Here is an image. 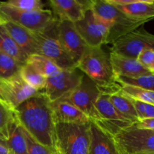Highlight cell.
<instances>
[{
  "label": "cell",
  "mask_w": 154,
  "mask_h": 154,
  "mask_svg": "<svg viewBox=\"0 0 154 154\" xmlns=\"http://www.w3.org/2000/svg\"><path fill=\"white\" fill-rule=\"evenodd\" d=\"M14 112L21 126L33 138L54 150L55 123L51 102L43 92H39L26 100Z\"/></svg>",
  "instance_id": "obj_1"
},
{
  "label": "cell",
  "mask_w": 154,
  "mask_h": 154,
  "mask_svg": "<svg viewBox=\"0 0 154 154\" xmlns=\"http://www.w3.org/2000/svg\"><path fill=\"white\" fill-rule=\"evenodd\" d=\"M77 69L98 85L102 93H112L120 88L116 81L110 55L102 48H88L77 63Z\"/></svg>",
  "instance_id": "obj_2"
},
{
  "label": "cell",
  "mask_w": 154,
  "mask_h": 154,
  "mask_svg": "<svg viewBox=\"0 0 154 154\" xmlns=\"http://www.w3.org/2000/svg\"><path fill=\"white\" fill-rule=\"evenodd\" d=\"M89 145L90 122L55 123L54 150L57 154H88Z\"/></svg>",
  "instance_id": "obj_3"
},
{
  "label": "cell",
  "mask_w": 154,
  "mask_h": 154,
  "mask_svg": "<svg viewBox=\"0 0 154 154\" xmlns=\"http://www.w3.org/2000/svg\"><path fill=\"white\" fill-rule=\"evenodd\" d=\"M90 8L100 19L110 26L107 44H113L118 38L137 29L147 22L129 17L106 0H91Z\"/></svg>",
  "instance_id": "obj_4"
},
{
  "label": "cell",
  "mask_w": 154,
  "mask_h": 154,
  "mask_svg": "<svg viewBox=\"0 0 154 154\" xmlns=\"http://www.w3.org/2000/svg\"><path fill=\"white\" fill-rule=\"evenodd\" d=\"M0 16L5 21L14 23L33 33H40L49 29L57 20L49 10L24 11L0 2Z\"/></svg>",
  "instance_id": "obj_5"
},
{
  "label": "cell",
  "mask_w": 154,
  "mask_h": 154,
  "mask_svg": "<svg viewBox=\"0 0 154 154\" xmlns=\"http://www.w3.org/2000/svg\"><path fill=\"white\" fill-rule=\"evenodd\" d=\"M101 93L98 85L83 74L80 84L60 99L69 102L84 113L90 120L98 123L101 119L96 109V102Z\"/></svg>",
  "instance_id": "obj_6"
},
{
  "label": "cell",
  "mask_w": 154,
  "mask_h": 154,
  "mask_svg": "<svg viewBox=\"0 0 154 154\" xmlns=\"http://www.w3.org/2000/svg\"><path fill=\"white\" fill-rule=\"evenodd\" d=\"M113 137L120 154L154 153V130L140 129L132 124Z\"/></svg>",
  "instance_id": "obj_7"
},
{
  "label": "cell",
  "mask_w": 154,
  "mask_h": 154,
  "mask_svg": "<svg viewBox=\"0 0 154 154\" xmlns=\"http://www.w3.org/2000/svg\"><path fill=\"white\" fill-rule=\"evenodd\" d=\"M57 23L49 29L35 33L38 45V53L49 59L61 70L71 71L77 69V64L66 52L59 42Z\"/></svg>",
  "instance_id": "obj_8"
},
{
  "label": "cell",
  "mask_w": 154,
  "mask_h": 154,
  "mask_svg": "<svg viewBox=\"0 0 154 154\" xmlns=\"http://www.w3.org/2000/svg\"><path fill=\"white\" fill-rule=\"evenodd\" d=\"M75 28L89 48H101L107 44L110 26L100 19L90 8L85 11L84 17L75 23Z\"/></svg>",
  "instance_id": "obj_9"
},
{
  "label": "cell",
  "mask_w": 154,
  "mask_h": 154,
  "mask_svg": "<svg viewBox=\"0 0 154 154\" xmlns=\"http://www.w3.org/2000/svg\"><path fill=\"white\" fill-rule=\"evenodd\" d=\"M146 49L154 50V35L136 29L115 41L110 53L137 60L139 54Z\"/></svg>",
  "instance_id": "obj_10"
},
{
  "label": "cell",
  "mask_w": 154,
  "mask_h": 154,
  "mask_svg": "<svg viewBox=\"0 0 154 154\" xmlns=\"http://www.w3.org/2000/svg\"><path fill=\"white\" fill-rule=\"evenodd\" d=\"M37 93L23 80L20 73L13 78L0 80V102L12 111Z\"/></svg>",
  "instance_id": "obj_11"
},
{
  "label": "cell",
  "mask_w": 154,
  "mask_h": 154,
  "mask_svg": "<svg viewBox=\"0 0 154 154\" xmlns=\"http://www.w3.org/2000/svg\"><path fill=\"white\" fill-rule=\"evenodd\" d=\"M83 73L78 69L71 71L62 70L57 75L47 78L42 92L51 102L57 101L73 90L80 84Z\"/></svg>",
  "instance_id": "obj_12"
},
{
  "label": "cell",
  "mask_w": 154,
  "mask_h": 154,
  "mask_svg": "<svg viewBox=\"0 0 154 154\" xmlns=\"http://www.w3.org/2000/svg\"><path fill=\"white\" fill-rule=\"evenodd\" d=\"M110 94L101 92L96 102V109L101 117V122L97 124L104 130L116 135L122 129L131 126L134 123L124 119L118 113L110 100Z\"/></svg>",
  "instance_id": "obj_13"
},
{
  "label": "cell",
  "mask_w": 154,
  "mask_h": 154,
  "mask_svg": "<svg viewBox=\"0 0 154 154\" xmlns=\"http://www.w3.org/2000/svg\"><path fill=\"white\" fill-rule=\"evenodd\" d=\"M57 35L61 46L77 64L88 47L77 31L75 23L68 20H58Z\"/></svg>",
  "instance_id": "obj_14"
},
{
  "label": "cell",
  "mask_w": 154,
  "mask_h": 154,
  "mask_svg": "<svg viewBox=\"0 0 154 154\" xmlns=\"http://www.w3.org/2000/svg\"><path fill=\"white\" fill-rule=\"evenodd\" d=\"M49 3L57 20H68L74 23L81 20L91 7V0H51Z\"/></svg>",
  "instance_id": "obj_15"
},
{
  "label": "cell",
  "mask_w": 154,
  "mask_h": 154,
  "mask_svg": "<svg viewBox=\"0 0 154 154\" xmlns=\"http://www.w3.org/2000/svg\"><path fill=\"white\" fill-rule=\"evenodd\" d=\"M129 17L149 21L154 18L153 0H106Z\"/></svg>",
  "instance_id": "obj_16"
},
{
  "label": "cell",
  "mask_w": 154,
  "mask_h": 154,
  "mask_svg": "<svg viewBox=\"0 0 154 154\" xmlns=\"http://www.w3.org/2000/svg\"><path fill=\"white\" fill-rule=\"evenodd\" d=\"M88 154H120L114 137L91 120Z\"/></svg>",
  "instance_id": "obj_17"
},
{
  "label": "cell",
  "mask_w": 154,
  "mask_h": 154,
  "mask_svg": "<svg viewBox=\"0 0 154 154\" xmlns=\"http://www.w3.org/2000/svg\"><path fill=\"white\" fill-rule=\"evenodd\" d=\"M51 107L55 123H85L90 122V119L84 113L67 101L58 99L51 102Z\"/></svg>",
  "instance_id": "obj_18"
},
{
  "label": "cell",
  "mask_w": 154,
  "mask_h": 154,
  "mask_svg": "<svg viewBox=\"0 0 154 154\" xmlns=\"http://www.w3.org/2000/svg\"><path fill=\"white\" fill-rule=\"evenodd\" d=\"M4 26L27 58L33 54H39L35 33L8 21H5Z\"/></svg>",
  "instance_id": "obj_19"
},
{
  "label": "cell",
  "mask_w": 154,
  "mask_h": 154,
  "mask_svg": "<svg viewBox=\"0 0 154 154\" xmlns=\"http://www.w3.org/2000/svg\"><path fill=\"white\" fill-rule=\"evenodd\" d=\"M110 60L116 78L123 76L134 78L152 74L141 66L136 59L128 58L110 53Z\"/></svg>",
  "instance_id": "obj_20"
},
{
  "label": "cell",
  "mask_w": 154,
  "mask_h": 154,
  "mask_svg": "<svg viewBox=\"0 0 154 154\" xmlns=\"http://www.w3.org/2000/svg\"><path fill=\"white\" fill-rule=\"evenodd\" d=\"M0 138L6 141L14 154H28L24 128L15 114Z\"/></svg>",
  "instance_id": "obj_21"
},
{
  "label": "cell",
  "mask_w": 154,
  "mask_h": 154,
  "mask_svg": "<svg viewBox=\"0 0 154 154\" xmlns=\"http://www.w3.org/2000/svg\"><path fill=\"white\" fill-rule=\"evenodd\" d=\"M110 100L119 114L128 121L132 123L139 120L132 100L125 96L120 88L110 94Z\"/></svg>",
  "instance_id": "obj_22"
},
{
  "label": "cell",
  "mask_w": 154,
  "mask_h": 154,
  "mask_svg": "<svg viewBox=\"0 0 154 154\" xmlns=\"http://www.w3.org/2000/svg\"><path fill=\"white\" fill-rule=\"evenodd\" d=\"M0 51L11 57L21 65L27 62V58L11 37L4 24L0 26Z\"/></svg>",
  "instance_id": "obj_23"
},
{
  "label": "cell",
  "mask_w": 154,
  "mask_h": 154,
  "mask_svg": "<svg viewBox=\"0 0 154 154\" xmlns=\"http://www.w3.org/2000/svg\"><path fill=\"white\" fill-rule=\"evenodd\" d=\"M26 63L33 66L39 73L46 78L57 75L62 71L55 63L41 54L30 56Z\"/></svg>",
  "instance_id": "obj_24"
},
{
  "label": "cell",
  "mask_w": 154,
  "mask_h": 154,
  "mask_svg": "<svg viewBox=\"0 0 154 154\" xmlns=\"http://www.w3.org/2000/svg\"><path fill=\"white\" fill-rule=\"evenodd\" d=\"M20 75L29 86L37 91L42 92L45 88L47 78L39 73L33 66L28 63H26L23 65L20 71Z\"/></svg>",
  "instance_id": "obj_25"
},
{
  "label": "cell",
  "mask_w": 154,
  "mask_h": 154,
  "mask_svg": "<svg viewBox=\"0 0 154 154\" xmlns=\"http://www.w3.org/2000/svg\"><path fill=\"white\" fill-rule=\"evenodd\" d=\"M22 66L11 57L0 51V80L8 79L18 75Z\"/></svg>",
  "instance_id": "obj_26"
},
{
  "label": "cell",
  "mask_w": 154,
  "mask_h": 154,
  "mask_svg": "<svg viewBox=\"0 0 154 154\" xmlns=\"http://www.w3.org/2000/svg\"><path fill=\"white\" fill-rule=\"evenodd\" d=\"M116 81L120 86L129 85L154 91V74L143 75L134 78L118 76L116 78Z\"/></svg>",
  "instance_id": "obj_27"
},
{
  "label": "cell",
  "mask_w": 154,
  "mask_h": 154,
  "mask_svg": "<svg viewBox=\"0 0 154 154\" xmlns=\"http://www.w3.org/2000/svg\"><path fill=\"white\" fill-rule=\"evenodd\" d=\"M120 87L121 91L128 97L154 105V91L129 85H123Z\"/></svg>",
  "instance_id": "obj_28"
},
{
  "label": "cell",
  "mask_w": 154,
  "mask_h": 154,
  "mask_svg": "<svg viewBox=\"0 0 154 154\" xmlns=\"http://www.w3.org/2000/svg\"><path fill=\"white\" fill-rule=\"evenodd\" d=\"M24 133L25 135L26 141H27L28 154H57L54 150L38 142L34 138H33L29 134L27 131L25 130L24 128Z\"/></svg>",
  "instance_id": "obj_29"
},
{
  "label": "cell",
  "mask_w": 154,
  "mask_h": 154,
  "mask_svg": "<svg viewBox=\"0 0 154 154\" xmlns=\"http://www.w3.org/2000/svg\"><path fill=\"white\" fill-rule=\"evenodd\" d=\"M5 4L16 8L24 11H43L45 10V4L39 0H9L4 2Z\"/></svg>",
  "instance_id": "obj_30"
},
{
  "label": "cell",
  "mask_w": 154,
  "mask_h": 154,
  "mask_svg": "<svg viewBox=\"0 0 154 154\" xmlns=\"http://www.w3.org/2000/svg\"><path fill=\"white\" fill-rule=\"evenodd\" d=\"M131 99L132 100L133 105H134V108H135V111L137 112L139 120H143V119L154 118L153 105L145 103V102L134 100V99Z\"/></svg>",
  "instance_id": "obj_31"
},
{
  "label": "cell",
  "mask_w": 154,
  "mask_h": 154,
  "mask_svg": "<svg viewBox=\"0 0 154 154\" xmlns=\"http://www.w3.org/2000/svg\"><path fill=\"white\" fill-rule=\"evenodd\" d=\"M137 60L149 72L154 74V50L146 49L137 56Z\"/></svg>",
  "instance_id": "obj_32"
},
{
  "label": "cell",
  "mask_w": 154,
  "mask_h": 154,
  "mask_svg": "<svg viewBox=\"0 0 154 154\" xmlns=\"http://www.w3.org/2000/svg\"><path fill=\"white\" fill-rule=\"evenodd\" d=\"M14 116V111L5 106L0 102V137L3 135L8 125Z\"/></svg>",
  "instance_id": "obj_33"
},
{
  "label": "cell",
  "mask_w": 154,
  "mask_h": 154,
  "mask_svg": "<svg viewBox=\"0 0 154 154\" xmlns=\"http://www.w3.org/2000/svg\"><path fill=\"white\" fill-rule=\"evenodd\" d=\"M135 127L140 129H148V130H154V118L143 119L138 120L137 123H134Z\"/></svg>",
  "instance_id": "obj_34"
},
{
  "label": "cell",
  "mask_w": 154,
  "mask_h": 154,
  "mask_svg": "<svg viewBox=\"0 0 154 154\" xmlns=\"http://www.w3.org/2000/svg\"><path fill=\"white\" fill-rule=\"evenodd\" d=\"M0 154H14L4 139L0 138Z\"/></svg>",
  "instance_id": "obj_35"
},
{
  "label": "cell",
  "mask_w": 154,
  "mask_h": 154,
  "mask_svg": "<svg viewBox=\"0 0 154 154\" xmlns=\"http://www.w3.org/2000/svg\"><path fill=\"white\" fill-rule=\"evenodd\" d=\"M5 23V21L4 20L2 19V17L0 16V26L3 25V24H4Z\"/></svg>",
  "instance_id": "obj_36"
},
{
  "label": "cell",
  "mask_w": 154,
  "mask_h": 154,
  "mask_svg": "<svg viewBox=\"0 0 154 154\" xmlns=\"http://www.w3.org/2000/svg\"><path fill=\"white\" fill-rule=\"evenodd\" d=\"M145 154H154V153H145Z\"/></svg>",
  "instance_id": "obj_37"
}]
</instances>
